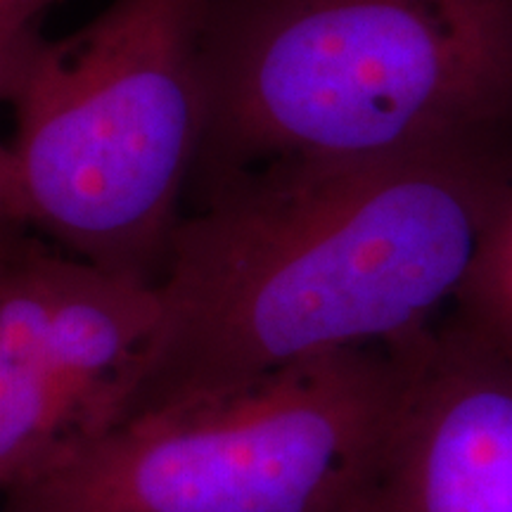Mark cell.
Instances as JSON below:
<instances>
[{"mask_svg": "<svg viewBox=\"0 0 512 512\" xmlns=\"http://www.w3.org/2000/svg\"><path fill=\"white\" fill-rule=\"evenodd\" d=\"M510 183L512 133L230 178L178 223L162 320L110 430L427 330Z\"/></svg>", "mask_w": 512, "mask_h": 512, "instance_id": "obj_1", "label": "cell"}, {"mask_svg": "<svg viewBox=\"0 0 512 512\" xmlns=\"http://www.w3.org/2000/svg\"><path fill=\"white\" fill-rule=\"evenodd\" d=\"M195 204L278 159L512 133V0H209Z\"/></svg>", "mask_w": 512, "mask_h": 512, "instance_id": "obj_2", "label": "cell"}, {"mask_svg": "<svg viewBox=\"0 0 512 512\" xmlns=\"http://www.w3.org/2000/svg\"><path fill=\"white\" fill-rule=\"evenodd\" d=\"M209 0H112L0 67L3 226L159 285L200 155Z\"/></svg>", "mask_w": 512, "mask_h": 512, "instance_id": "obj_3", "label": "cell"}, {"mask_svg": "<svg viewBox=\"0 0 512 512\" xmlns=\"http://www.w3.org/2000/svg\"><path fill=\"white\" fill-rule=\"evenodd\" d=\"M427 330L306 358L240 392L121 422L3 491V512H351Z\"/></svg>", "mask_w": 512, "mask_h": 512, "instance_id": "obj_4", "label": "cell"}, {"mask_svg": "<svg viewBox=\"0 0 512 512\" xmlns=\"http://www.w3.org/2000/svg\"><path fill=\"white\" fill-rule=\"evenodd\" d=\"M159 320V285L105 271L29 230L3 226V491L31 482L110 430Z\"/></svg>", "mask_w": 512, "mask_h": 512, "instance_id": "obj_5", "label": "cell"}, {"mask_svg": "<svg viewBox=\"0 0 512 512\" xmlns=\"http://www.w3.org/2000/svg\"><path fill=\"white\" fill-rule=\"evenodd\" d=\"M351 512H512V354L453 313L422 339L413 384Z\"/></svg>", "mask_w": 512, "mask_h": 512, "instance_id": "obj_6", "label": "cell"}, {"mask_svg": "<svg viewBox=\"0 0 512 512\" xmlns=\"http://www.w3.org/2000/svg\"><path fill=\"white\" fill-rule=\"evenodd\" d=\"M451 313L512 354V183L479 242Z\"/></svg>", "mask_w": 512, "mask_h": 512, "instance_id": "obj_7", "label": "cell"}, {"mask_svg": "<svg viewBox=\"0 0 512 512\" xmlns=\"http://www.w3.org/2000/svg\"><path fill=\"white\" fill-rule=\"evenodd\" d=\"M60 0H0V67H8L43 41L41 22Z\"/></svg>", "mask_w": 512, "mask_h": 512, "instance_id": "obj_8", "label": "cell"}]
</instances>
